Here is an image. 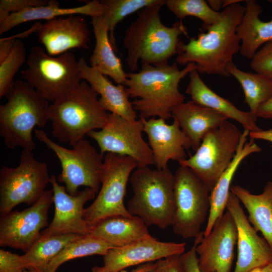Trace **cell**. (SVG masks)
Returning a JSON list of instances; mask_svg holds the SVG:
<instances>
[{"label": "cell", "mask_w": 272, "mask_h": 272, "mask_svg": "<svg viewBox=\"0 0 272 272\" xmlns=\"http://www.w3.org/2000/svg\"><path fill=\"white\" fill-rule=\"evenodd\" d=\"M245 8L235 4L221 12L219 21L187 44L182 42L175 62L185 65L194 63L199 74L230 77L227 65L240 49V39L236 32Z\"/></svg>", "instance_id": "1"}, {"label": "cell", "mask_w": 272, "mask_h": 272, "mask_svg": "<svg viewBox=\"0 0 272 272\" xmlns=\"http://www.w3.org/2000/svg\"><path fill=\"white\" fill-rule=\"evenodd\" d=\"M166 1L140 10L137 19L128 26L123 45L127 51L125 61L131 73L138 70V62L155 66L168 63L174 55L179 54L182 41L179 36L188 37L182 21L172 27L164 25L160 11Z\"/></svg>", "instance_id": "2"}, {"label": "cell", "mask_w": 272, "mask_h": 272, "mask_svg": "<svg viewBox=\"0 0 272 272\" xmlns=\"http://www.w3.org/2000/svg\"><path fill=\"white\" fill-rule=\"evenodd\" d=\"M196 69L193 62L181 70L176 62L157 66L144 64L139 72L126 73L122 85L129 97L139 98L131 104L140 117L167 120L172 117V109L184 102L185 97L178 88L180 81Z\"/></svg>", "instance_id": "3"}, {"label": "cell", "mask_w": 272, "mask_h": 272, "mask_svg": "<svg viewBox=\"0 0 272 272\" xmlns=\"http://www.w3.org/2000/svg\"><path fill=\"white\" fill-rule=\"evenodd\" d=\"M98 95L83 80L78 88L50 103L47 115L53 137L72 147L89 132L102 129L108 113L100 105Z\"/></svg>", "instance_id": "4"}, {"label": "cell", "mask_w": 272, "mask_h": 272, "mask_svg": "<svg viewBox=\"0 0 272 272\" xmlns=\"http://www.w3.org/2000/svg\"><path fill=\"white\" fill-rule=\"evenodd\" d=\"M5 96L7 102L0 105V135L9 149L32 152L36 148L32 130L45 126L49 101L20 80L13 83Z\"/></svg>", "instance_id": "5"}, {"label": "cell", "mask_w": 272, "mask_h": 272, "mask_svg": "<svg viewBox=\"0 0 272 272\" xmlns=\"http://www.w3.org/2000/svg\"><path fill=\"white\" fill-rule=\"evenodd\" d=\"M129 181L133 191L127 203L130 214L146 225L164 229L172 225L174 211V174L168 168L153 169L137 167Z\"/></svg>", "instance_id": "6"}, {"label": "cell", "mask_w": 272, "mask_h": 272, "mask_svg": "<svg viewBox=\"0 0 272 272\" xmlns=\"http://www.w3.org/2000/svg\"><path fill=\"white\" fill-rule=\"evenodd\" d=\"M21 71L25 81L48 101L53 102L78 88L82 82L78 61L71 52L56 57L49 55L38 46L33 47Z\"/></svg>", "instance_id": "7"}, {"label": "cell", "mask_w": 272, "mask_h": 272, "mask_svg": "<svg viewBox=\"0 0 272 272\" xmlns=\"http://www.w3.org/2000/svg\"><path fill=\"white\" fill-rule=\"evenodd\" d=\"M36 138L51 149L58 157L61 172L57 180L65 185L66 192L76 195L81 186L92 188L95 193L100 190L103 174V156L84 138L71 149L53 142L42 129H35Z\"/></svg>", "instance_id": "8"}, {"label": "cell", "mask_w": 272, "mask_h": 272, "mask_svg": "<svg viewBox=\"0 0 272 272\" xmlns=\"http://www.w3.org/2000/svg\"><path fill=\"white\" fill-rule=\"evenodd\" d=\"M50 181L47 164L36 159L32 151L23 150L17 167L1 168V216L20 203L33 205Z\"/></svg>", "instance_id": "9"}, {"label": "cell", "mask_w": 272, "mask_h": 272, "mask_svg": "<svg viewBox=\"0 0 272 272\" xmlns=\"http://www.w3.org/2000/svg\"><path fill=\"white\" fill-rule=\"evenodd\" d=\"M242 133L227 120L209 131L195 154L179 164L190 168L211 191L234 158Z\"/></svg>", "instance_id": "10"}, {"label": "cell", "mask_w": 272, "mask_h": 272, "mask_svg": "<svg viewBox=\"0 0 272 272\" xmlns=\"http://www.w3.org/2000/svg\"><path fill=\"white\" fill-rule=\"evenodd\" d=\"M211 191L189 168L180 166L174 174L175 211L172 224L175 234L196 237L210 210Z\"/></svg>", "instance_id": "11"}, {"label": "cell", "mask_w": 272, "mask_h": 272, "mask_svg": "<svg viewBox=\"0 0 272 272\" xmlns=\"http://www.w3.org/2000/svg\"><path fill=\"white\" fill-rule=\"evenodd\" d=\"M138 167L129 156L106 153L103 159L101 186L93 202L85 209L84 219L92 226L99 221L114 216L131 217L124 205L126 185Z\"/></svg>", "instance_id": "12"}, {"label": "cell", "mask_w": 272, "mask_h": 272, "mask_svg": "<svg viewBox=\"0 0 272 272\" xmlns=\"http://www.w3.org/2000/svg\"><path fill=\"white\" fill-rule=\"evenodd\" d=\"M142 120H127L117 114L108 113L105 126L99 131L92 130L87 135L97 143L100 153H111L134 159L139 167L154 164L152 151L143 138Z\"/></svg>", "instance_id": "13"}, {"label": "cell", "mask_w": 272, "mask_h": 272, "mask_svg": "<svg viewBox=\"0 0 272 272\" xmlns=\"http://www.w3.org/2000/svg\"><path fill=\"white\" fill-rule=\"evenodd\" d=\"M53 202V190H47L30 207L1 216L0 245L27 252L48 226V212Z\"/></svg>", "instance_id": "14"}, {"label": "cell", "mask_w": 272, "mask_h": 272, "mask_svg": "<svg viewBox=\"0 0 272 272\" xmlns=\"http://www.w3.org/2000/svg\"><path fill=\"white\" fill-rule=\"evenodd\" d=\"M55 175L51 176L55 211L53 219L41 232L40 237L55 235L74 234L86 235L92 232L93 226L84 219L85 203L95 198V192L86 187L75 195L69 194L64 186L58 184Z\"/></svg>", "instance_id": "15"}, {"label": "cell", "mask_w": 272, "mask_h": 272, "mask_svg": "<svg viewBox=\"0 0 272 272\" xmlns=\"http://www.w3.org/2000/svg\"><path fill=\"white\" fill-rule=\"evenodd\" d=\"M237 240L236 225L227 210L216 221L210 233L203 236L196 247L201 270L203 272H230Z\"/></svg>", "instance_id": "16"}, {"label": "cell", "mask_w": 272, "mask_h": 272, "mask_svg": "<svg viewBox=\"0 0 272 272\" xmlns=\"http://www.w3.org/2000/svg\"><path fill=\"white\" fill-rule=\"evenodd\" d=\"M238 198L230 191L226 209L231 214L237 231L238 256L233 272H249L272 262V249L259 236L246 216Z\"/></svg>", "instance_id": "17"}, {"label": "cell", "mask_w": 272, "mask_h": 272, "mask_svg": "<svg viewBox=\"0 0 272 272\" xmlns=\"http://www.w3.org/2000/svg\"><path fill=\"white\" fill-rule=\"evenodd\" d=\"M186 243L163 242L151 235L128 245L114 247L103 256L104 267L109 272H119L126 268L184 252Z\"/></svg>", "instance_id": "18"}, {"label": "cell", "mask_w": 272, "mask_h": 272, "mask_svg": "<svg viewBox=\"0 0 272 272\" xmlns=\"http://www.w3.org/2000/svg\"><path fill=\"white\" fill-rule=\"evenodd\" d=\"M152 151L154 165L158 169L168 167L169 160L180 161L186 159L185 150L191 148V144L182 132L179 122L173 118L171 124L164 119L152 117L147 120L140 117Z\"/></svg>", "instance_id": "19"}, {"label": "cell", "mask_w": 272, "mask_h": 272, "mask_svg": "<svg viewBox=\"0 0 272 272\" xmlns=\"http://www.w3.org/2000/svg\"><path fill=\"white\" fill-rule=\"evenodd\" d=\"M37 30L39 42L51 56L59 55L73 48H88L89 31L81 16L55 18L40 24Z\"/></svg>", "instance_id": "20"}, {"label": "cell", "mask_w": 272, "mask_h": 272, "mask_svg": "<svg viewBox=\"0 0 272 272\" xmlns=\"http://www.w3.org/2000/svg\"><path fill=\"white\" fill-rule=\"evenodd\" d=\"M78 66L82 79L100 95L99 102L104 110L129 120L138 119L137 111L123 85H114L98 67L88 65L84 57L79 60Z\"/></svg>", "instance_id": "21"}, {"label": "cell", "mask_w": 272, "mask_h": 272, "mask_svg": "<svg viewBox=\"0 0 272 272\" xmlns=\"http://www.w3.org/2000/svg\"><path fill=\"white\" fill-rule=\"evenodd\" d=\"M172 117L177 119L181 130L195 152L209 131L228 119L222 114L192 100L175 107L172 111Z\"/></svg>", "instance_id": "22"}, {"label": "cell", "mask_w": 272, "mask_h": 272, "mask_svg": "<svg viewBox=\"0 0 272 272\" xmlns=\"http://www.w3.org/2000/svg\"><path fill=\"white\" fill-rule=\"evenodd\" d=\"M249 133V131L245 129L242 132L234 158L211 191L209 215L203 232L204 236L210 233L216 221L224 214L231 191V183L241 162L251 154L261 151L254 140L250 139L247 142Z\"/></svg>", "instance_id": "23"}, {"label": "cell", "mask_w": 272, "mask_h": 272, "mask_svg": "<svg viewBox=\"0 0 272 272\" xmlns=\"http://www.w3.org/2000/svg\"><path fill=\"white\" fill-rule=\"evenodd\" d=\"M189 74L190 80L185 93L191 96L192 101L211 108L228 119L236 120L249 132L261 129L256 124V120L250 112L238 109L229 100L214 92L203 82L196 70Z\"/></svg>", "instance_id": "24"}, {"label": "cell", "mask_w": 272, "mask_h": 272, "mask_svg": "<svg viewBox=\"0 0 272 272\" xmlns=\"http://www.w3.org/2000/svg\"><path fill=\"white\" fill-rule=\"evenodd\" d=\"M90 234L115 247H123L151 236L141 218L121 215L109 217L96 223Z\"/></svg>", "instance_id": "25"}, {"label": "cell", "mask_w": 272, "mask_h": 272, "mask_svg": "<svg viewBox=\"0 0 272 272\" xmlns=\"http://www.w3.org/2000/svg\"><path fill=\"white\" fill-rule=\"evenodd\" d=\"M106 9L105 6L98 0L91 1L83 6L69 8H60L58 2L50 1L45 6L31 8L19 13H11L8 18L0 24V35L29 21H48L65 15L76 14L85 15L93 18L103 16Z\"/></svg>", "instance_id": "26"}, {"label": "cell", "mask_w": 272, "mask_h": 272, "mask_svg": "<svg viewBox=\"0 0 272 272\" xmlns=\"http://www.w3.org/2000/svg\"><path fill=\"white\" fill-rule=\"evenodd\" d=\"M245 8L236 32L241 42L240 53L251 60L262 45L272 40V19L268 22L260 19L262 7L254 1H245Z\"/></svg>", "instance_id": "27"}, {"label": "cell", "mask_w": 272, "mask_h": 272, "mask_svg": "<svg viewBox=\"0 0 272 272\" xmlns=\"http://www.w3.org/2000/svg\"><path fill=\"white\" fill-rule=\"evenodd\" d=\"M230 190L246 208L249 223L261 233L272 249V181L265 183L259 194H251L239 185L231 186Z\"/></svg>", "instance_id": "28"}, {"label": "cell", "mask_w": 272, "mask_h": 272, "mask_svg": "<svg viewBox=\"0 0 272 272\" xmlns=\"http://www.w3.org/2000/svg\"><path fill=\"white\" fill-rule=\"evenodd\" d=\"M91 23L95 38V46L90 57L91 66L98 67L105 76H108L118 84L126 80L120 58L114 52L108 36L109 30L104 17L92 18Z\"/></svg>", "instance_id": "29"}, {"label": "cell", "mask_w": 272, "mask_h": 272, "mask_svg": "<svg viewBox=\"0 0 272 272\" xmlns=\"http://www.w3.org/2000/svg\"><path fill=\"white\" fill-rule=\"evenodd\" d=\"M227 70L241 85L244 94V103L256 120L255 114L258 107L272 96V77L244 72L233 62L227 65Z\"/></svg>", "instance_id": "30"}, {"label": "cell", "mask_w": 272, "mask_h": 272, "mask_svg": "<svg viewBox=\"0 0 272 272\" xmlns=\"http://www.w3.org/2000/svg\"><path fill=\"white\" fill-rule=\"evenodd\" d=\"M80 236L74 234L55 235L40 238L20 260L24 269L34 267L43 271L49 263L71 242Z\"/></svg>", "instance_id": "31"}, {"label": "cell", "mask_w": 272, "mask_h": 272, "mask_svg": "<svg viewBox=\"0 0 272 272\" xmlns=\"http://www.w3.org/2000/svg\"><path fill=\"white\" fill-rule=\"evenodd\" d=\"M111 244L91 234L80 236L69 243L46 266L43 272H55L58 267L70 260L92 255L104 256Z\"/></svg>", "instance_id": "32"}, {"label": "cell", "mask_w": 272, "mask_h": 272, "mask_svg": "<svg viewBox=\"0 0 272 272\" xmlns=\"http://www.w3.org/2000/svg\"><path fill=\"white\" fill-rule=\"evenodd\" d=\"M165 0H103L100 1L106 9L103 16L106 22L109 39L114 51L117 47L114 35L115 28L118 23L126 16L144 8L161 4Z\"/></svg>", "instance_id": "33"}, {"label": "cell", "mask_w": 272, "mask_h": 272, "mask_svg": "<svg viewBox=\"0 0 272 272\" xmlns=\"http://www.w3.org/2000/svg\"><path fill=\"white\" fill-rule=\"evenodd\" d=\"M168 9L181 20L187 16H193L202 21L205 30L217 22L221 13L211 9L204 0H167Z\"/></svg>", "instance_id": "34"}, {"label": "cell", "mask_w": 272, "mask_h": 272, "mask_svg": "<svg viewBox=\"0 0 272 272\" xmlns=\"http://www.w3.org/2000/svg\"><path fill=\"white\" fill-rule=\"evenodd\" d=\"M25 45L16 40L7 58L0 63V97L5 96L12 85L14 77L20 67L26 62Z\"/></svg>", "instance_id": "35"}, {"label": "cell", "mask_w": 272, "mask_h": 272, "mask_svg": "<svg viewBox=\"0 0 272 272\" xmlns=\"http://www.w3.org/2000/svg\"><path fill=\"white\" fill-rule=\"evenodd\" d=\"M250 65L257 73L272 77V40L258 50Z\"/></svg>", "instance_id": "36"}, {"label": "cell", "mask_w": 272, "mask_h": 272, "mask_svg": "<svg viewBox=\"0 0 272 272\" xmlns=\"http://www.w3.org/2000/svg\"><path fill=\"white\" fill-rule=\"evenodd\" d=\"M203 236V232L195 238L193 245L189 250L184 252L180 256V262L182 272H203L199 268L198 257L196 252V247Z\"/></svg>", "instance_id": "37"}, {"label": "cell", "mask_w": 272, "mask_h": 272, "mask_svg": "<svg viewBox=\"0 0 272 272\" xmlns=\"http://www.w3.org/2000/svg\"><path fill=\"white\" fill-rule=\"evenodd\" d=\"M49 1L46 0H1L0 9L7 13H19L26 10L45 6Z\"/></svg>", "instance_id": "38"}, {"label": "cell", "mask_w": 272, "mask_h": 272, "mask_svg": "<svg viewBox=\"0 0 272 272\" xmlns=\"http://www.w3.org/2000/svg\"><path fill=\"white\" fill-rule=\"evenodd\" d=\"M20 255L11 252L0 250V272H24Z\"/></svg>", "instance_id": "39"}, {"label": "cell", "mask_w": 272, "mask_h": 272, "mask_svg": "<svg viewBox=\"0 0 272 272\" xmlns=\"http://www.w3.org/2000/svg\"><path fill=\"white\" fill-rule=\"evenodd\" d=\"M181 255H173L156 261L149 272H182L180 262Z\"/></svg>", "instance_id": "40"}, {"label": "cell", "mask_w": 272, "mask_h": 272, "mask_svg": "<svg viewBox=\"0 0 272 272\" xmlns=\"http://www.w3.org/2000/svg\"><path fill=\"white\" fill-rule=\"evenodd\" d=\"M16 40L11 37L1 39L0 41V63L4 61L10 54Z\"/></svg>", "instance_id": "41"}, {"label": "cell", "mask_w": 272, "mask_h": 272, "mask_svg": "<svg viewBox=\"0 0 272 272\" xmlns=\"http://www.w3.org/2000/svg\"><path fill=\"white\" fill-rule=\"evenodd\" d=\"M154 266V263L149 262L138 265L129 272H149ZM92 272H109L104 266H94L92 268ZM119 272H128L126 270H122Z\"/></svg>", "instance_id": "42"}, {"label": "cell", "mask_w": 272, "mask_h": 272, "mask_svg": "<svg viewBox=\"0 0 272 272\" xmlns=\"http://www.w3.org/2000/svg\"><path fill=\"white\" fill-rule=\"evenodd\" d=\"M255 116L256 118L272 119V96L258 107Z\"/></svg>", "instance_id": "43"}, {"label": "cell", "mask_w": 272, "mask_h": 272, "mask_svg": "<svg viewBox=\"0 0 272 272\" xmlns=\"http://www.w3.org/2000/svg\"><path fill=\"white\" fill-rule=\"evenodd\" d=\"M249 137L253 140H264L272 144V128L267 130L260 129L259 131H250L249 133Z\"/></svg>", "instance_id": "44"}, {"label": "cell", "mask_w": 272, "mask_h": 272, "mask_svg": "<svg viewBox=\"0 0 272 272\" xmlns=\"http://www.w3.org/2000/svg\"><path fill=\"white\" fill-rule=\"evenodd\" d=\"M207 3L209 7L213 11L219 12L220 9L222 8L223 1L222 0H208Z\"/></svg>", "instance_id": "45"}, {"label": "cell", "mask_w": 272, "mask_h": 272, "mask_svg": "<svg viewBox=\"0 0 272 272\" xmlns=\"http://www.w3.org/2000/svg\"><path fill=\"white\" fill-rule=\"evenodd\" d=\"M242 2L241 0H224L222 8H226L232 5L237 4L239 2Z\"/></svg>", "instance_id": "46"}, {"label": "cell", "mask_w": 272, "mask_h": 272, "mask_svg": "<svg viewBox=\"0 0 272 272\" xmlns=\"http://www.w3.org/2000/svg\"><path fill=\"white\" fill-rule=\"evenodd\" d=\"M263 272H272V262L261 268Z\"/></svg>", "instance_id": "47"}, {"label": "cell", "mask_w": 272, "mask_h": 272, "mask_svg": "<svg viewBox=\"0 0 272 272\" xmlns=\"http://www.w3.org/2000/svg\"><path fill=\"white\" fill-rule=\"evenodd\" d=\"M24 272H43V271L40 270V269H38L37 268L31 267L28 269H25L24 270Z\"/></svg>", "instance_id": "48"}, {"label": "cell", "mask_w": 272, "mask_h": 272, "mask_svg": "<svg viewBox=\"0 0 272 272\" xmlns=\"http://www.w3.org/2000/svg\"><path fill=\"white\" fill-rule=\"evenodd\" d=\"M249 272H263V271L261 268H257L254 269Z\"/></svg>", "instance_id": "49"}]
</instances>
